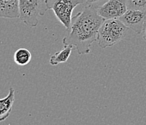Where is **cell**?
<instances>
[{
    "instance_id": "cell-1",
    "label": "cell",
    "mask_w": 146,
    "mask_h": 125,
    "mask_svg": "<svg viewBox=\"0 0 146 125\" xmlns=\"http://www.w3.org/2000/svg\"><path fill=\"white\" fill-rule=\"evenodd\" d=\"M104 21L98 9L85 6L83 11L73 17L70 32L63 39V45L71 44L79 55L87 54L92 43L97 41L98 31Z\"/></svg>"
},
{
    "instance_id": "cell-2",
    "label": "cell",
    "mask_w": 146,
    "mask_h": 125,
    "mask_svg": "<svg viewBox=\"0 0 146 125\" xmlns=\"http://www.w3.org/2000/svg\"><path fill=\"white\" fill-rule=\"evenodd\" d=\"M128 27L117 19L105 20L98 33V46L106 48L114 46L125 39Z\"/></svg>"
},
{
    "instance_id": "cell-3",
    "label": "cell",
    "mask_w": 146,
    "mask_h": 125,
    "mask_svg": "<svg viewBox=\"0 0 146 125\" xmlns=\"http://www.w3.org/2000/svg\"><path fill=\"white\" fill-rule=\"evenodd\" d=\"M47 10L45 0H19V18L28 27H36L38 17L44 15Z\"/></svg>"
},
{
    "instance_id": "cell-4",
    "label": "cell",
    "mask_w": 146,
    "mask_h": 125,
    "mask_svg": "<svg viewBox=\"0 0 146 125\" xmlns=\"http://www.w3.org/2000/svg\"><path fill=\"white\" fill-rule=\"evenodd\" d=\"M48 10H52L58 20L68 30L72 23L75 7L84 3V0H45Z\"/></svg>"
},
{
    "instance_id": "cell-5",
    "label": "cell",
    "mask_w": 146,
    "mask_h": 125,
    "mask_svg": "<svg viewBox=\"0 0 146 125\" xmlns=\"http://www.w3.org/2000/svg\"><path fill=\"white\" fill-rule=\"evenodd\" d=\"M127 0H108L98 8V14L105 20L117 19L126 12Z\"/></svg>"
},
{
    "instance_id": "cell-6",
    "label": "cell",
    "mask_w": 146,
    "mask_h": 125,
    "mask_svg": "<svg viewBox=\"0 0 146 125\" xmlns=\"http://www.w3.org/2000/svg\"><path fill=\"white\" fill-rule=\"evenodd\" d=\"M128 28L136 33L141 34L146 22V11L135 9H127L126 12L119 18Z\"/></svg>"
},
{
    "instance_id": "cell-7",
    "label": "cell",
    "mask_w": 146,
    "mask_h": 125,
    "mask_svg": "<svg viewBox=\"0 0 146 125\" xmlns=\"http://www.w3.org/2000/svg\"><path fill=\"white\" fill-rule=\"evenodd\" d=\"M18 18L19 0H0V18Z\"/></svg>"
},
{
    "instance_id": "cell-8",
    "label": "cell",
    "mask_w": 146,
    "mask_h": 125,
    "mask_svg": "<svg viewBox=\"0 0 146 125\" xmlns=\"http://www.w3.org/2000/svg\"><path fill=\"white\" fill-rule=\"evenodd\" d=\"M15 101V90L10 88L8 95L0 99V122L6 120L10 115Z\"/></svg>"
},
{
    "instance_id": "cell-9",
    "label": "cell",
    "mask_w": 146,
    "mask_h": 125,
    "mask_svg": "<svg viewBox=\"0 0 146 125\" xmlns=\"http://www.w3.org/2000/svg\"><path fill=\"white\" fill-rule=\"evenodd\" d=\"M74 46L71 44H64V46L60 51H58L52 55L50 60V64L52 66H56L61 63L67 62L70 57Z\"/></svg>"
},
{
    "instance_id": "cell-10",
    "label": "cell",
    "mask_w": 146,
    "mask_h": 125,
    "mask_svg": "<svg viewBox=\"0 0 146 125\" xmlns=\"http://www.w3.org/2000/svg\"><path fill=\"white\" fill-rule=\"evenodd\" d=\"M14 62L19 66H26L31 60V53L25 48H18L14 54Z\"/></svg>"
},
{
    "instance_id": "cell-11",
    "label": "cell",
    "mask_w": 146,
    "mask_h": 125,
    "mask_svg": "<svg viewBox=\"0 0 146 125\" xmlns=\"http://www.w3.org/2000/svg\"><path fill=\"white\" fill-rule=\"evenodd\" d=\"M128 9L146 11V0H127Z\"/></svg>"
},
{
    "instance_id": "cell-12",
    "label": "cell",
    "mask_w": 146,
    "mask_h": 125,
    "mask_svg": "<svg viewBox=\"0 0 146 125\" xmlns=\"http://www.w3.org/2000/svg\"><path fill=\"white\" fill-rule=\"evenodd\" d=\"M108 0H84L86 6H90L98 9L99 7L103 5Z\"/></svg>"
},
{
    "instance_id": "cell-13",
    "label": "cell",
    "mask_w": 146,
    "mask_h": 125,
    "mask_svg": "<svg viewBox=\"0 0 146 125\" xmlns=\"http://www.w3.org/2000/svg\"><path fill=\"white\" fill-rule=\"evenodd\" d=\"M142 35H143V38L145 41L146 42V22L144 25V27H143V31H142Z\"/></svg>"
}]
</instances>
